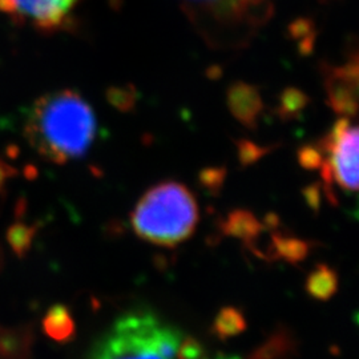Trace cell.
I'll return each instance as SVG.
<instances>
[{"label": "cell", "mask_w": 359, "mask_h": 359, "mask_svg": "<svg viewBox=\"0 0 359 359\" xmlns=\"http://www.w3.org/2000/svg\"><path fill=\"white\" fill-rule=\"evenodd\" d=\"M246 329L243 313L236 308H224L219 313L213 323V332L221 339H228L243 333Z\"/></svg>", "instance_id": "obj_10"}, {"label": "cell", "mask_w": 359, "mask_h": 359, "mask_svg": "<svg viewBox=\"0 0 359 359\" xmlns=\"http://www.w3.org/2000/svg\"><path fill=\"white\" fill-rule=\"evenodd\" d=\"M179 359H209L204 346L194 338H182L179 347Z\"/></svg>", "instance_id": "obj_15"}, {"label": "cell", "mask_w": 359, "mask_h": 359, "mask_svg": "<svg viewBox=\"0 0 359 359\" xmlns=\"http://www.w3.org/2000/svg\"><path fill=\"white\" fill-rule=\"evenodd\" d=\"M181 8L212 48L250 44L274 13V0H179Z\"/></svg>", "instance_id": "obj_3"}, {"label": "cell", "mask_w": 359, "mask_h": 359, "mask_svg": "<svg viewBox=\"0 0 359 359\" xmlns=\"http://www.w3.org/2000/svg\"><path fill=\"white\" fill-rule=\"evenodd\" d=\"M306 290L318 301H327L338 290V276L327 265H318L308 276Z\"/></svg>", "instance_id": "obj_9"}, {"label": "cell", "mask_w": 359, "mask_h": 359, "mask_svg": "<svg viewBox=\"0 0 359 359\" xmlns=\"http://www.w3.org/2000/svg\"><path fill=\"white\" fill-rule=\"evenodd\" d=\"M306 107V96L298 90H286L281 97L280 112L285 116H295Z\"/></svg>", "instance_id": "obj_14"}, {"label": "cell", "mask_w": 359, "mask_h": 359, "mask_svg": "<svg viewBox=\"0 0 359 359\" xmlns=\"http://www.w3.org/2000/svg\"><path fill=\"white\" fill-rule=\"evenodd\" d=\"M224 229L228 234L238 238H244L248 241V240H253L258 236V233L261 231V224L257 221V218L252 213L238 210V212H234L226 219Z\"/></svg>", "instance_id": "obj_11"}, {"label": "cell", "mask_w": 359, "mask_h": 359, "mask_svg": "<svg viewBox=\"0 0 359 359\" xmlns=\"http://www.w3.org/2000/svg\"><path fill=\"white\" fill-rule=\"evenodd\" d=\"M80 0H0V11L41 29L65 25Z\"/></svg>", "instance_id": "obj_7"}, {"label": "cell", "mask_w": 359, "mask_h": 359, "mask_svg": "<svg viewBox=\"0 0 359 359\" xmlns=\"http://www.w3.org/2000/svg\"><path fill=\"white\" fill-rule=\"evenodd\" d=\"M231 115L246 128H255L264 109L262 97L256 87L243 81L234 83L228 90Z\"/></svg>", "instance_id": "obj_8"}, {"label": "cell", "mask_w": 359, "mask_h": 359, "mask_svg": "<svg viewBox=\"0 0 359 359\" xmlns=\"http://www.w3.org/2000/svg\"><path fill=\"white\" fill-rule=\"evenodd\" d=\"M308 244L294 237H276L274 250L277 256L290 262H298L308 255Z\"/></svg>", "instance_id": "obj_13"}, {"label": "cell", "mask_w": 359, "mask_h": 359, "mask_svg": "<svg viewBox=\"0 0 359 359\" xmlns=\"http://www.w3.org/2000/svg\"><path fill=\"white\" fill-rule=\"evenodd\" d=\"M316 145L320 152L318 168H321L330 198L335 201V188L346 196L355 194L358 191L359 130L354 118L341 117Z\"/></svg>", "instance_id": "obj_5"}, {"label": "cell", "mask_w": 359, "mask_h": 359, "mask_svg": "<svg viewBox=\"0 0 359 359\" xmlns=\"http://www.w3.org/2000/svg\"><path fill=\"white\" fill-rule=\"evenodd\" d=\"M198 219V204L189 188L169 180L144 193L130 215V225L144 241L172 248L192 236Z\"/></svg>", "instance_id": "obj_2"}, {"label": "cell", "mask_w": 359, "mask_h": 359, "mask_svg": "<svg viewBox=\"0 0 359 359\" xmlns=\"http://www.w3.org/2000/svg\"><path fill=\"white\" fill-rule=\"evenodd\" d=\"M47 333L57 341H67L74 335V321L65 306L52 309L46 320Z\"/></svg>", "instance_id": "obj_12"}, {"label": "cell", "mask_w": 359, "mask_h": 359, "mask_svg": "<svg viewBox=\"0 0 359 359\" xmlns=\"http://www.w3.org/2000/svg\"><path fill=\"white\" fill-rule=\"evenodd\" d=\"M322 76L330 108L341 117L354 118L358 109V56L344 65H325Z\"/></svg>", "instance_id": "obj_6"}, {"label": "cell", "mask_w": 359, "mask_h": 359, "mask_svg": "<svg viewBox=\"0 0 359 359\" xmlns=\"http://www.w3.org/2000/svg\"><path fill=\"white\" fill-rule=\"evenodd\" d=\"M27 133L36 152L56 164L83 157L97 135V120L90 103L77 92L55 90L32 105Z\"/></svg>", "instance_id": "obj_1"}, {"label": "cell", "mask_w": 359, "mask_h": 359, "mask_svg": "<svg viewBox=\"0 0 359 359\" xmlns=\"http://www.w3.org/2000/svg\"><path fill=\"white\" fill-rule=\"evenodd\" d=\"M182 335L154 313L124 314L96 342L88 359H179Z\"/></svg>", "instance_id": "obj_4"}]
</instances>
